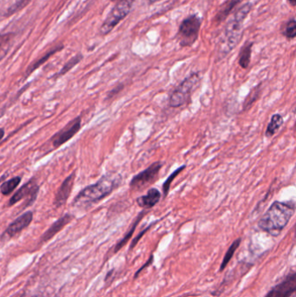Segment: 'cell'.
<instances>
[{"instance_id":"6da1fadb","label":"cell","mask_w":296,"mask_h":297,"mask_svg":"<svg viewBox=\"0 0 296 297\" xmlns=\"http://www.w3.org/2000/svg\"><path fill=\"white\" fill-rule=\"evenodd\" d=\"M122 183V176L119 174L109 173L103 175L94 184L89 185L83 189L72 202V206L76 208H89L97 204L100 201L109 197L116 189Z\"/></svg>"},{"instance_id":"7a4b0ae2","label":"cell","mask_w":296,"mask_h":297,"mask_svg":"<svg viewBox=\"0 0 296 297\" xmlns=\"http://www.w3.org/2000/svg\"><path fill=\"white\" fill-rule=\"evenodd\" d=\"M294 210L293 203L275 202L261 219L259 226L264 231L277 235L287 225Z\"/></svg>"},{"instance_id":"3957f363","label":"cell","mask_w":296,"mask_h":297,"mask_svg":"<svg viewBox=\"0 0 296 297\" xmlns=\"http://www.w3.org/2000/svg\"><path fill=\"white\" fill-rule=\"evenodd\" d=\"M252 9V4H245L237 12L235 13L234 18L227 24L225 29V40L221 47V53L224 56L228 54L232 49L236 47L241 39L242 24L245 18H247L248 13Z\"/></svg>"},{"instance_id":"277c9868","label":"cell","mask_w":296,"mask_h":297,"mask_svg":"<svg viewBox=\"0 0 296 297\" xmlns=\"http://www.w3.org/2000/svg\"><path fill=\"white\" fill-rule=\"evenodd\" d=\"M200 82V77L197 73H193L191 76L183 80L178 87L173 91L169 97V105L173 108L183 105L187 102L189 97L194 90L197 88Z\"/></svg>"},{"instance_id":"5b68a950","label":"cell","mask_w":296,"mask_h":297,"mask_svg":"<svg viewBox=\"0 0 296 297\" xmlns=\"http://www.w3.org/2000/svg\"><path fill=\"white\" fill-rule=\"evenodd\" d=\"M133 3L134 0H119L102 24L100 29L101 34L106 35L109 31H112L116 27V25L130 13Z\"/></svg>"},{"instance_id":"8992f818","label":"cell","mask_w":296,"mask_h":297,"mask_svg":"<svg viewBox=\"0 0 296 297\" xmlns=\"http://www.w3.org/2000/svg\"><path fill=\"white\" fill-rule=\"evenodd\" d=\"M200 27L201 20L197 15H191L185 18L181 22L177 33L180 46L182 47L192 46L198 39Z\"/></svg>"},{"instance_id":"52a82bcc","label":"cell","mask_w":296,"mask_h":297,"mask_svg":"<svg viewBox=\"0 0 296 297\" xmlns=\"http://www.w3.org/2000/svg\"><path fill=\"white\" fill-rule=\"evenodd\" d=\"M82 118L80 116L77 117L69 122L65 126L62 128L60 131L55 133L50 139L47 141L49 145H51L52 150H58L60 146L66 143L69 140L75 137L77 133L81 129Z\"/></svg>"},{"instance_id":"ba28073f","label":"cell","mask_w":296,"mask_h":297,"mask_svg":"<svg viewBox=\"0 0 296 297\" xmlns=\"http://www.w3.org/2000/svg\"><path fill=\"white\" fill-rule=\"evenodd\" d=\"M163 165L162 162H156L146 168L145 170L135 175L133 178L130 180V189L133 191H141L151 184L157 178Z\"/></svg>"},{"instance_id":"9c48e42d","label":"cell","mask_w":296,"mask_h":297,"mask_svg":"<svg viewBox=\"0 0 296 297\" xmlns=\"http://www.w3.org/2000/svg\"><path fill=\"white\" fill-rule=\"evenodd\" d=\"M39 192H40V186L36 183L35 178H31L30 181L22 185L21 188L18 191H16L14 195L10 198L8 204L9 206H12L22 199L27 198V201L24 203L25 204L24 208L30 206L36 201Z\"/></svg>"},{"instance_id":"30bf717a","label":"cell","mask_w":296,"mask_h":297,"mask_svg":"<svg viewBox=\"0 0 296 297\" xmlns=\"http://www.w3.org/2000/svg\"><path fill=\"white\" fill-rule=\"evenodd\" d=\"M75 178L76 171H73L61 183L60 187L58 188L55 194L54 200H53V205L56 208H60L66 203L72 191Z\"/></svg>"},{"instance_id":"8fae6325","label":"cell","mask_w":296,"mask_h":297,"mask_svg":"<svg viewBox=\"0 0 296 297\" xmlns=\"http://www.w3.org/2000/svg\"><path fill=\"white\" fill-rule=\"evenodd\" d=\"M32 220H33V212L26 211L10 224L9 226L6 229V233L9 237H15L16 235H18L21 231H24V229H26L30 225Z\"/></svg>"},{"instance_id":"7c38bea8","label":"cell","mask_w":296,"mask_h":297,"mask_svg":"<svg viewBox=\"0 0 296 297\" xmlns=\"http://www.w3.org/2000/svg\"><path fill=\"white\" fill-rule=\"evenodd\" d=\"M73 219H74V215L70 213H66L65 215L61 216L60 218L55 221L54 224H52V226L44 233L41 237V242L46 243L49 240L52 239V237L56 236L59 231H62L69 222L72 221Z\"/></svg>"},{"instance_id":"4fadbf2b","label":"cell","mask_w":296,"mask_h":297,"mask_svg":"<svg viewBox=\"0 0 296 297\" xmlns=\"http://www.w3.org/2000/svg\"><path fill=\"white\" fill-rule=\"evenodd\" d=\"M161 199V192L157 189L152 188L149 190L147 194L136 198V203L140 208L144 209H151L157 204Z\"/></svg>"},{"instance_id":"5bb4252c","label":"cell","mask_w":296,"mask_h":297,"mask_svg":"<svg viewBox=\"0 0 296 297\" xmlns=\"http://www.w3.org/2000/svg\"><path fill=\"white\" fill-rule=\"evenodd\" d=\"M294 289H296V275L291 276L286 282L276 287L269 297H287Z\"/></svg>"},{"instance_id":"9a60e30c","label":"cell","mask_w":296,"mask_h":297,"mask_svg":"<svg viewBox=\"0 0 296 297\" xmlns=\"http://www.w3.org/2000/svg\"><path fill=\"white\" fill-rule=\"evenodd\" d=\"M242 1L243 0H227L225 3L221 5V8L216 13L215 18V22L216 23H221V22L224 21L225 18L231 13L233 9Z\"/></svg>"},{"instance_id":"2e32d148","label":"cell","mask_w":296,"mask_h":297,"mask_svg":"<svg viewBox=\"0 0 296 297\" xmlns=\"http://www.w3.org/2000/svg\"><path fill=\"white\" fill-rule=\"evenodd\" d=\"M147 212H148L147 209H146V210L144 209V210H142V212L140 213L139 215L136 216V218L135 219V221H134L133 224L131 225V227H130V230H129V231L126 233V235L124 236V238H123V239H122L121 241L116 245L115 252L120 250V249L124 247V244L127 243L128 241L130 239V237H132V235H133L134 232H135L136 226L139 224L141 220H142V217L145 215V214Z\"/></svg>"},{"instance_id":"e0dca14e","label":"cell","mask_w":296,"mask_h":297,"mask_svg":"<svg viewBox=\"0 0 296 297\" xmlns=\"http://www.w3.org/2000/svg\"><path fill=\"white\" fill-rule=\"evenodd\" d=\"M252 46H253V43H246L244 46H242V50L240 52V55H239V64L243 69L248 68V65H249V63H250Z\"/></svg>"},{"instance_id":"ac0fdd59","label":"cell","mask_w":296,"mask_h":297,"mask_svg":"<svg viewBox=\"0 0 296 297\" xmlns=\"http://www.w3.org/2000/svg\"><path fill=\"white\" fill-rule=\"evenodd\" d=\"M21 176H14L10 179L8 181L2 182L0 186V191L3 196H8L12 192L15 191L16 188L18 187L19 183L21 182Z\"/></svg>"},{"instance_id":"d6986e66","label":"cell","mask_w":296,"mask_h":297,"mask_svg":"<svg viewBox=\"0 0 296 297\" xmlns=\"http://www.w3.org/2000/svg\"><path fill=\"white\" fill-rule=\"evenodd\" d=\"M282 123H283V119L281 115L276 114V115L273 116L271 121L267 128V136H269V137L273 136L276 131H278L279 128L281 127Z\"/></svg>"},{"instance_id":"ffe728a7","label":"cell","mask_w":296,"mask_h":297,"mask_svg":"<svg viewBox=\"0 0 296 297\" xmlns=\"http://www.w3.org/2000/svg\"><path fill=\"white\" fill-rule=\"evenodd\" d=\"M83 59V56L81 54L76 55L75 57L70 58V60L68 61L66 64H64V67L58 71L57 75H55L54 78L58 79L59 77L63 76L64 74H66L68 71H70L72 68L79 64V62Z\"/></svg>"},{"instance_id":"44dd1931","label":"cell","mask_w":296,"mask_h":297,"mask_svg":"<svg viewBox=\"0 0 296 297\" xmlns=\"http://www.w3.org/2000/svg\"><path fill=\"white\" fill-rule=\"evenodd\" d=\"M61 49H62V47L52 50L51 52H48L46 56H44L42 58H40V60L36 61V63L31 64V65L28 68L27 70H26V78H27L29 75H30L31 73L33 72L34 70H36L39 67L41 66L44 63H46V61L48 60L49 58H51L52 55L55 54L56 52H58L59 50H61Z\"/></svg>"},{"instance_id":"7402d4cb","label":"cell","mask_w":296,"mask_h":297,"mask_svg":"<svg viewBox=\"0 0 296 297\" xmlns=\"http://www.w3.org/2000/svg\"><path fill=\"white\" fill-rule=\"evenodd\" d=\"M185 165L183 166L180 167L178 168L177 170H175L174 172L171 173L170 174V176L167 178L166 181L164 182V183L163 184V197H167L168 194H169V189H170V185L172 183L173 181H174V179L176 177V176H178L179 173H181L182 170H184L185 169Z\"/></svg>"},{"instance_id":"603a6c76","label":"cell","mask_w":296,"mask_h":297,"mask_svg":"<svg viewBox=\"0 0 296 297\" xmlns=\"http://www.w3.org/2000/svg\"><path fill=\"white\" fill-rule=\"evenodd\" d=\"M284 36L287 40H293L296 36V20L291 19L287 22V25L284 29Z\"/></svg>"},{"instance_id":"cb8c5ba5","label":"cell","mask_w":296,"mask_h":297,"mask_svg":"<svg viewBox=\"0 0 296 297\" xmlns=\"http://www.w3.org/2000/svg\"><path fill=\"white\" fill-rule=\"evenodd\" d=\"M240 240H236V242L233 243L232 245L230 246V249H228L225 257H224V261H223V264H221V270H224V268L226 266L228 263L230 261V259L232 258L234 253L236 252V249L238 248V246L240 245Z\"/></svg>"},{"instance_id":"d4e9b609","label":"cell","mask_w":296,"mask_h":297,"mask_svg":"<svg viewBox=\"0 0 296 297\" xmlns=\"http://www.w3.org/2000/svg\"><path fill=\"white\" fill-rule=\"evenodd\" d=\"M151 226H152V225H150L148 228H146L144 231H142V232L140 233V235H138V236H137V237H136V238L134 239L133 242H132V243H131V246H130V249H132V248H134V247L136 246V243H137V242H138V240H140V238H141V237H142V236H143V235H144V234H145L146 232H147V231H148L149 230L151 229Z\"/></svg>"},{"instance_id":"484cf974","label":"cell","mask_w":296,"mask_h":297,"mask_svg":"<svg viewBox=\"0 0 296 297\" xmlns=\"http://www.w3.org/2000/svg\"><path fill=\"white\" fill-rule=\"evenodd\" d=\"M29 0H20L18 3L16 4L15 6H13L12 7V10H11V12H15L17 10H19L21 7H23V6H24L25 4L27 3Z\"/></svg>"},{"instance_id":"4316f807","label":"cell","mask_w":296,"mask_h":297,"mask_svg":"<svg viewBox=\"0 0 296 297\" xmlns=\"http://www.w3.org/2000/svg\"><path fill=\"white\" fill-rule=\"evenodd\" d=\"M123 88H124V86H123V85H120L119 87H117V88H116L115 90H113V91H110V92H109V95H108V97H113L114 95L117 94L118 92H119V91H121L122 89Z\"/></svg>"},{"instance_id":"83f0119b","label":"cell","mask_w":296,"mask_h":297,"mask_svg":"<svg viewBox=\"0 0 296 297\" xmlns=\"http://www.w3.org/2000/svg\"><path fill=\"white\" fill-rule=\"evenodd\" d=\"M152 260H153V256L151 255V257L150 258V260H149L148 263H147V264H145V265H144L143 267L141 268V269H140V270H138V271H137V273L136 274V276H137V275H138V274H139L140 272H141V271H142V270H143V269H144V268L147 267V266H149V265H150V264H151V262H152Z\"/></svg>"},{"instance_id":"f1b7e54d","label":"cell","mask_w":296,"mask_h":297,"mask_svg":"<svg viewBox=\"0 0 296 297\" xmlns=\"http://www.w3.org/2000/svg\"><path fill=\"white\" fill-rule=\"evenodd\" d=\"M287 2L292 6H296V0H287Z\"/></svg>"},{"instance_id":"f546056e","label":"cell","mask_w":296,"mask_h":297,"mask_svg":"<svg viewBox=\"0 0 296 297\" xmlns=\"http://www.w3.org/2000/svg\"><path fill=\"white\" fill-rule=\"evenodd\" d=\"M156 1H157V0H150V2H151V3H154V2H156Z\"/></svg>"},{"instance_id":"4dcf8cb0","label":"cell","mask_w":296,"mask_h":297,"mask_svg":"<svg viewBox=\"0 0 296 297\" xmlns=\"http://www.w3.org/2000/svg\"><path fill=\"white\" fill-rule=\"evenodd\" d=\"M294 129H295V131H296V123H295V125H294Z\"/></svg>"},{"instance_id":"1f68e13d","label":"cell","mask_w":296,"mask_h":297,"mask_svg":"<svg viewBox=\"0 0 296 297\" xmlns=\"http://www.w3.org/2000/svg\"><path fill=\"white\" fill-rule=\"evenodd\" d=\"M112 1H116V0H112ZM118 1H119V0H118Z\"/></svg>"},{"instance_id":"d6a6232c","label":"cell","mask_w":296,"mask_h":297,"mask_svg":"<svg viewBox=\"0 0 296 297\" xmlns=\"http://www.w3.org/2000/svg\"><path fill=\"white\" fill-rule=\"evenodd\" d=\"M33 297H40V296H33Z\"/></svg>"}]
</instances>
